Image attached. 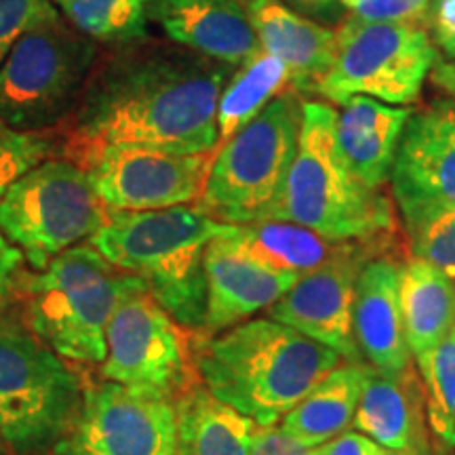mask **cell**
I'll use <instances>...</instances> for the list:
<instances>
[{
	"label": "cell",
	"mask_w": 455,
	"mask_h": 455,
	"mask_svg": "<svg viewBox=\"0 0 455 455\" xmlns=\"http://www.w3.org/2000/svg\"><path fill=\"white\" fill-rule=\"evenodd\" d=\"M432 78H435V83L439 84V87H443L449 95H453L455 98V78L445 70V66L439 64L432 68Z\"/></svg>",
	"instance_id": "obj_39"
},
{
	"label": "cell",
	"mask_w": 455,
	"mask_h": 455,
	"mask_svg": "<svg viewBox=\"0 0 455 455\" xmlns=\"http://www.w3.org/2000/svg\"><path fill=\"white\" fill-rule=\"evenodd\" d=\"M388 186L395 203L455 209V135L432 106L413 110L409 118Z\"/></svg>",
	"instance_id": "obj_20"
},
{
	"label": "cell",
	"mask_w": 455,
	"mask_h": 455,
	"mask_svg": "<svg viewBox=\"0 0 455 455\" xmlns=\"http://www.w3.org/2000/svg\"><path fill=\"white\" fill-rule=\"evenodd\" d=\"M100 43L61 13L28 30L0 66V121L24 133H47L70 116Z\"/></svg>",
	"instance_id": "obj_7"
},
{
	"label": "cell",
	"mask_w": 455,
	"mask_h": 455,
	"mask_svg": "<svg viewBox=\"0 0 455 455\" xmlns=\"http://www.w3.org/2000/svg\"><path fill=\"white\" fill-rule=\"evenodd\" d=\"M0 455H11L7 443H4V439H3V432H0Z\"/></svg>",
	"instance_id": "obj_41"
},
{
	"label": "cell",
	"mask_w": 455,
	"mask_h": 455,
	"mask_svg": "<svg viewBox=\"0 0 455 455\" xmlns=\"http://www.w3.org/2000/svg\"><path fill=\"white\" fill-rule=\"evenodd\" d=\"M409 255L428 261L455 283V209L435 203H395Z\"/></svg>",
	"instance_id": "obj_29"
},
{
	"label": "cell",
	"mask_w": 455,
	"mask_h": 455,
	"mask_svg": "<svg viewBox=\"0 0 455 455\" xmlns=\"http://www.w3.org/2000/svg\"><path fill=\"white\" fill-rule=\"evenodd\" d=\"M365 365V361L341 363L278 426L306 447H318L348 432L355 422Z\"/></svg>",
	"instance_id": "obj_23"
},
{
	"label": "cell",
	"mask_w": 455,
	"mask_h": 455,
	"mask_svg": "<svg viewBox=\"0 0 455 455\" xmlns=\"http://www.w3.org/2000/svg\"><path fill=\"white\" fill-rule=\"evenodd\" d=\"M236 226L215 236L204 251L207 315L204 335L241 325L276 304L298 281V275L278 272L255 259L235 238Z\"/></svg>",
	"instance_id": "obj_15"
},
{
	"label": "cell",
	"mask_w": 455,
	"mask_h": 455,
	"mask_svg": "<svg viewBox=\"0 0 455 455\" xmlns=\"http://www.w3.org/2000/svg\"><path fill=\"white\" fill-rule=\"evenodd\" d=\"M398 295L409 352L418 358L455 325V283L428 261L409 255L401 266Z\"/></svg>",
	"instance_id": "obj_25"
},
{
	"label": "cell",
	"mask_w": 455,
	"mask_h": 455,
	"mask_svg": "<svg viewBox=\"0 0 455 455\" xmlns=\"http://www.w3.org/2000/svg\"><path fill=\"white\" fill-rule=\"evenodd\" d=\"M413 108L352 95L335 110V141L350 173L371 190H386Z\"/></svg>",
	"instance_id": "obj_21"
},
{
	"label": "cell",
	"mask_w": 455,
	"mask_h": 455,
	"mask_svg": "<svg viewBox=\"0 0 455 455\" xmlns=\"http://www.w3.org/2000/svg\"><path fill=\"white\" fill-rule=\"evenodd\" d=\"M281 3L301 15L310 17V20H323L327 24H335L344 11L339 0H281Z\"/></svg>",
	"instance_id": "obj_37"
},
{
	"label": "cell",
	"mask_w": 455,
	"mask_h": 455,
	"mask_svg": "<svg viewBox=\"0 0 455 455\" xmlns=\"http://www.w3.org/2000/svg\"><path fill=\"white\" fill-rule=\"evenodd\" d=\"M436 66L426 21H363L348 17L335 30V57L316 95L341 104L365 95L390 106L418 101Z\"/></svg>",
	"instance_id": "obj_10"
},
{
	"label": "cell",
	"mask_w": 455,
	"mask_h": 455,
	"mask_svg": "<svg viewBox=\"0 0 455 455\" xmlns=\"http://www.w3.org/2000/svg\"><path fill=\"white\" fill-rule=\"evenodd\" d=\"M150 17L173 43L235 70L261 53L238 0H152Z\"/></svg>",
	"instance_id": "obj_17"
},
{
	"label": "cell",
	"mask_w": 455,
	"mask_h": 455,
	"mask_svg": "<svg viewBox=\"0 0 455 455\" xmlns=\"http://www.w3.org/2000/svg\"><path fill=\"white\" fill-rule=\"evenodd\" d=\"M175 455H249L258 424L198 382L175 401Z\"/></svg>",
	"instance_id": "obj_24"
},
{
	"label": "cell",
	"mask_w": 455,
	"mask_h": 455,
	"mask_svg": "<svg viewBox=\"0 0 455 455\" xmlns=\"http://www.w3.org/2000/svg\"><path fill=\"white\" fill-rule=\"evenodd\" d=\"M84 384L26 321L0 315V432L11 455H49L83 405Z\"/></svg>",
	"instance_id": "obj_6"
},
{
	"label": "cell",
	"mask_w": 455,
	"mask_h": 455,
	"mask_svg": "<svg viewBox=\"0 0 455 455\" xmlns=\"http://www.w3.org/2000/svg\"><path fill=\"white\" fill-rule=\"evenodd\" d=\"M106 207L89 175L66 158H47L9 188L0 201V232L44 270L57 255L98 235Z\"/></svg>",
	"instance_id": "obj_9"
},
{
	"label": "cell",
	"mask_w": 455,
	"mask_h": 455,
	"mask_svg": "<svg viewBox=\"0 0 455 455\" xmlns=\"http://www.w3.org/2000/svg\"><path fill=\"white\" fill-rule=\"evenodd\" d=\"M213 156L116 144L95 150L81 169L110 212H156L201 201Z\"/></svg>",
	"instance_id": "obj_13"
},
{
	"label": "cell",
	"mask_w": 455,
	"mask_h": 455,
	"mask_svg": "<svg viewBox=\"0 0 455 455\" xmlns=\"http://www.w3.org/2000/svg\"><path fill=\"white\" fill-rule=\"evenodd\" d=\"M369 259L367 255H352L299 276L270 306L268 318L335 350L344 361H363L352 327V306L358 275Z\"/></svg>",
	"instance_id": "obj_14"
},
{
	"label": "cell",
	"mask_w": 455,
	"mask_h": 455,
	"mask_svg": "<svg viewBox=\"0 0 455 455\" xmlns=\"http://www.w3.org/2000/svg\"><path fill=\"white\" fill-rule=\"evenodd\" d=\"M55 13L51 0H0V66L28 30Z\"/></svg>",
	"instance_id": "obj_31"
},
{
	"label": "cell",
	"mask_w": 455,
	"mask_h": 455,
	"mask_svg": "<svg viewBox=\"0 0 455 455\" xmlns=\"http://www.w3.org/2000/svg\"><path fill=\"white\" fill-rule=\"evenodd\" d=\"M289 91V70L281 60L261 51L236 68L218 104V148L247 127L278 95Z\"/></svg>",
	"instance_id": "obj_26"
},
{
	"label": "cell",
	"mask_w": 455,
	"mask_h": 455,
	"mask_svg": "<svg viewBox=\"0 0 455 455\" xmlns=\"http://www.w3.org/2000/svg\"><path fill=\"white\" fill-rule=\"evenodd\" d=\"M53 155L51 133H24L0 121V201L17 180Z\"/></svg>",
	"instance_id": "obj_30"
},
{
	"label": "cell",
	"mask_w": 455,
	"mask_h": 455,
	"mask_svg": "<svg viewBox=\"0 0 455 455\" xmlns=\"http://www.w3.org/2000/svg\"><path fill=\"white\" fill-rule=\"evenodd\" d=\"M138 276L108 261L93 244H76L17 283L28 327L57 355L81 365H101L108 325Z\"/></svg>",
	"instance_id": "obj_5"
},
{
	"label": "cell",
	"mask_w": 455,
	"mask_h": 455,
	"mask_svg": "<svg viewBox=\"0 0 455 455\" xmlns=\"http://www.w3.org/2000/svg\"><path fill=\"white\" fill-rule=\"evenodd\" d=\"M230 226L213 220L198 203L156 212H110L89 244L114 268L140 276L181 327L201 333L207 315L204 251Z\"/></svg>",
	"instance_id": "obj_4"
},
{
	"label": "cell",
	"mask_w": 455,
	"mask_h": 455,
	"mask_svg": "<svg viewBox=\"0 0 455 455\" xmlns=\"http://www.w3.org/2000/svg\"><path fill=\"white\" fill-rule=\"evenodd\" d=\"M55 9L95 43L123 44L146 38L152 0H51Z\"/></svg>",
	"instance_id": "obj_27"
},
{
	"label": "cell",
	"mask_w": 455,
	"mask_h": 455,
	"mask_svg": "<svg viewBox=\"0 0 455 455\" xmlns=\"http://www.w3.org/2000/svg\"><path fill=\"white\" fill-rule=\"evenodd\" d=\"M101 378L146 395L178 398L196 386L195 333L163 308L138 276L108 325Z\"/></svg>",
	"instance_id": "obj_11"
},
{
	"label": "cell",
	"mask_w": 455,
	"mask_h": 455,
	"mask_svg": "<svg viewBox=\"0 0 455 455\" xmlns=\"http://www.w3.org/2000/svg\"><path fill=\"white\" fill-rule=\"evenodd\" d=\"M235 68L178 43L140 38L100 51L81 100L47 131L57 158L74 164L104 146L181 155L218 150V104Z\"/></svg>",
	"instance_id": "obj_1"
},
{
	"label": "cell",
	"mask_w": 455,
	"mask_h": 455,
	"mask_svg": "<svg viewBox=\"0 0 455 455\" xmlns=\"http://www.w3.org/2000/svg\"><path fill=\"white\" fill-rule=\"evenodd\" d=\"M432 43L443 53L455 57V0H432L426 15Z\"/></svg>",
	"instance_id": "obj_33"
},
{
	"label": "cell",
	"mask_w": 455,
	"mask_h": 455,
	"mask_svg": "<svg viewBox=\"0 0 455 455\" xmlns=\"http://www.w3.org/2000/svg\"><path fill=\"white\" fill-rule=\"evenodd\" d=\"M432 108H435L436 112H439V116L445 121V124L449 129L453 131L455 135V100H441V101H435L432 104Z\"/></svg>",
	"instance_id": "obj_38"
},
{
	"label": "cell",
	"mask_w": 455,
	"mask_h": 455,
	"mask_svg": "<svg viewBox=\"0 0 455 455\" xmlns=\"http://www.w3.org/2000/svg\"><path fill=\"white\" fill-rule=\"evenodd\" d=\"M249 455H315V447L301 445L281 426H258Z\"/></svg>",
	"instance_id": "obj_34"
},
{
	"label": "cell",
	"mask_w": 455,
	"mask_h": 455,
	"mask_svg": "<svg viewBox=\"0 0 455 455\" xmlns=\"http://www.w3.org/2000/svg\"><path fill=\"white\" fill-rule=\"evenodd\" d=\"M352 426L384 449H432L422 379L415 365L401 373H384L367 363Z\"/></svg>",
	"instance_id": "obj_19"
},
{
	"label": "cell",
	"mask_w": 455,
	"mask_h": 455,
	"mask_svg": "<svg viewBox=\"0 0 455 455\" xmlns=\"http://www.w3.org/2000/svg\"><path fill=\"white\" fill-rule=\"evenodd\" d=\"M403 261L388 255L369 259L355 289L352 327L358 355L384 373H401L413 365L398 295Z\"/></svg>",
	"instance_id": "obj_16"
},
{
	"label": "cell",
	"mask_w": 455,
	"mask_h": 455,
	"mask_svg": "<svg viewBox=\"0 0 455 455\" xmlns=\"http://www.w3.org/2000/svg\"><path fill=\"white\" fill-rule=\"evenodd\" d=\"M26 258L7 236L0 232V299L13 293L24 275Z\"/></svg>",
	"instance_id": "obj_35"
},
{
	"label": "cell",
	"mask_w": 455,
	"mask_h": 455,
	"mask_svg": "<svg viewBox=\"0 0 455 455\" xmlns=\"http://www.w3.org/2000/svg\"><path fill=\"white\" fill-rule=\"evenodd\" d=\"M443 66H445V70L455 78V66H451V64H443Z\"/></svg>",
	"instance_id": "obj_42"
},
{
	"label": "cell",
	"mask_w": 455,
	"mask_h": 455,
	"mask_svg": "<svg viewBox=\"0 0 455 455\" xmlns=\"http://www.w3.org/2000/svg\"><path fill=\"white\" fill-rule=\"evenodd\" d=\"M304 100L284 91L215 150L198 204L221 224L264 220L291 167Z\"/></svg>",
	"instance_id": "obj_8"
},
{
	"label": "cell",
	"mask_w": 455,
	"mask_h": 455,
	"mask_svg": "<svg viewBox=\"0 0 455 455\" xmlns=\"http://www.w3.org/2000/svg\"><path fill=\"white\" fill-rule=\"evenodd\" d=\"M264 220L293 221L333 238L371 243L398 259L409 258L395 198L388 188L361 184L346 167L335 141V108L327 101L301 104L298 150Z\"/></svg>",
	"instance_id": "obj_3"
},
{
	"label": "cell",
	"mask_w": 455,
	"mask_h": 455,
	"mask_svg": "<svg viewBox=\"0 0 455 455\" xmlns=\"http://www.w3.org/2000/svg\"><path fill=\"white\" fill-rule=\"evenodd\" d=\"M379 455H439L435 449H405V451H395V449H384Z\"/></svg>",
	"instance_id": "obj_40"
},
{
	"label": "cell",
	"mask_w": 455,
	"mask_h": 455,
	"mask_svg": "<svg viewBox=\"0 0 455 455\" xmlns=\"http://www.w3.org/2000/svg\"><path fill=\"white\" fill-rule=\"evenodd\" d=\"M175 403L110 382L84 388L83 405L53 455H175Z\"/></svg>",
	"instance_id": "obj_12"
},
{
	"label": "cell",
	"mask_w": 455,
	"mask_h": 455,
	"mask_svg": "<svg viewBox=\"0 0 455 455\" xmlns=\"http://www.w3.org/2000/svg\"><path fill=\"white\" fill-rule=\"evenodd\" d=\"M235 238L255 259L278 272L304 276L331 261L367 255V258H386L384 249L371 243L344 241L333 238L310 228L281 220H259L251 224H238ZM395 258V255H388Z\"/></svg>",
	"instance_id": "obj_22"
},
{
	"label": "cell",
	"mask_w": 455,
	"mask_h": 455,
	"mask_svg": "<svg viewBox=\"0 0 455 455\" xmlns=\"http://www.w3.org/2000/svg\"><path fill=\"white\" fill-rule=\"evenodd\" d=\"M363 21H426L432 0H339Z\"/></svg>",
	"instance_id": "obj_32"
},
{
	"label": "cell",
	"mask_w": 455,
	"mask_h": 455,
	"mask_svg": "<svg viewBox=\"0 0 455 455\" xmlns=\"http://www.w3.org/2000/svg\"><path fill=\"white\" fill-rule=\"evenodd\" d=\"M382 447L378 443L361 435V432L348 430L335 439L315 447V455H379Z\"/></svg>",
	"instance_id": "obj_36"
},
{
	"label": "cell",
	"mask_w": 455,
	"mask_h": 455,
	"mask_svg": "<svg viewBox=\"0 0 455 455\" xmlns=\"http://www.w3.org/2000/svg\"><path fill=\"white\" fill-rule=\"evenodd\" d=\"M247 11L264 53L287 66L289 89L316 95L335 57V30L289 9L281 0H238Z\"/></svg>",
	"instance_id": "obj_18"
},
{
	"label": "cell",
	"mask_w": 455,
	"mask_h": 455,
	"mask_svg": "<svg viewBox=\"0 0 455 455\" xmlns=\"http://www.w3.org/2000/svg\"><path fill=\"white\" fill-rule=\"evenodd\" d=\"M413 361L422 379L432 436L441 447L455 449V325L439 344Z\"/></svg>",
	"instance_id": "obj_28"
},
{
	"label": "cell",
	"mask_w": 455,
	"mask_h": 455,
	"mask_svg": "<svg viewBox=\"0 0 455 455\" xmlns=\"http://www.w3.org/2000/svg\"><path fill=\"white\" fill-rule=\"evenodd\" d=\"M341 363L335 350L268 316L215 335L195 333L201 384L258 426L281 422Z\"/></svg>",
	"instance_id": "obj_2"
}]
</instances>
